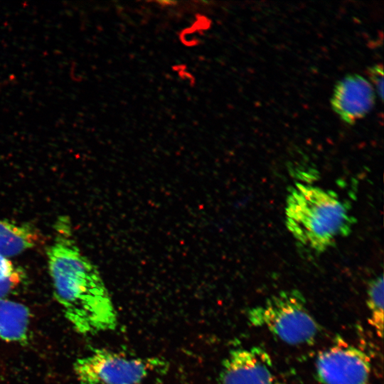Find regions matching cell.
I'll return each instance as SVG.
<instances>
[{
    "label": "cell",
    "mask_w": 384,
    "mask_h": 384,
    "mask_svg": "<svg viewBox=\"0 0 384 384\" xmlns=\"http://www.w3.org/2000/svg\"><path fill=\"white\" fill-rule=\"evenodd\" d=\"M47 250L54 297L65 319L79 334L92 335L115 329L117 312L97 268L79 248L70 220L56 221Z\"/></svg>",
    "instance_id": "cell-1"
},
{
    "label": "cell",
    "mask_w": 384,
    "mask_h": 384,
    "mask_svg": "<svg viewBox=\"0 0 384 384\" xmlns=\"http://www.w3.org/2000/svg\"><path fill=\"white\" fill-rule=\"evenodd\" d=\"M285 221L300 245L318 253L348 235L353 223L348 208L334 191L302 183L287 195Z\"/></svg>",
    "instance_id": "cell-2"
},
{
    "label": "cell",
    "mask_w": 384,
    "mask_h": 384,
    "mask_svg": "<svg viewBox=\"0 0 384 384\" xmlns=\"http://www.w3.org/2000/svg\"><path fill=\"white\" fill-rule=\"evenodd\" d=\"M248 321L263 328L282 341L292 345L314 342L319 326L298 290H284L248 311Z\"/></svg>",
    "instance_id": "cell-3"
},
{
    "label": "cell",
    "mask_w": 384,
    "mask_h": 384,
    "mask_svg": "<svg viewBox=\"0 0 384 384\" xmlns=\"http://www.w3.org/2000/svg\"><path fill=\"white\" fill-rule=\"evenodd\" d=\"M165 368V362L159 358L129 357L103 348L77 359L73 365L79 384H139Z\"/></svg>",
    "instance_id": "cell-4"
},
{
    "label": "cell",
    "mask_w": 384,
    "mask_h": 384,
    "mask_svg": "<svg viewBox=\"0 0 384 384\" xmlns=\"http://www.w3.org/2000/svg\"><path fill=\"white\" fill-rule=\"evenodd\" d=\"M315 370L321 384H368L371 361L364 351L338 336L318 354Z\"/></svg>",
    "instance_id": "cell-5"
},
{
    "label": "cell",
    "mask_w": 384,
    "mask_h": 384,
    "mask_svg": "<svg viewBox=\"0 0 384 384\" xmlns=\"http://www.w3.org/2000/svg\"><path fill=\"white\" fill-rule=\"evenodd\" d=\"M275 381L271 357L259 346L231 350L220 372V384H275Z\"/></svg>",
    "instance_id": "cell-6"
},
{
    "label": "cell",
    "mask_w": 384,
    "mask_h": 384,
    "mask_svg": "<svg viewBox=\"0 0 384 384\" xmlns=\"http://www.w3.org/2000/svg\"><path fill=\"white\" fill-rule=\"evenodd\" d=\"M375 92L371 83L358 74H349L337 82L331 99L332 110L341 120L353 124L373 108Z\"/></svg>",
    "instance_id": "cell-7"
},
{
    "label": "cell",
    "mask_w": 384,
    "mask_h": 384,
    "mask_svg": "<svg viewBox=\"0 0 384 384\" xmlns=\"http://www.w3.org/2000/svg\"><path fill=\"white\" fill-rule=\"evenodd\" d=\"M39 230L31 224L0 220V255L10 258L36 247L41 241Z\"/></svg>",
    "instance_id": "cell-8"
},
{
    "label": "cell",
    "mask_w": 384,
    "mask_h": 384,
    "mask_svg": "<svg viewBox=\"0 0 384 384\" xmlns=\"http://www.w3.org/2000/svg\"><path fill=\"white\" fill-rule=\"evenodd\" d=\"M30 324V311L24 304L9 298L0 299V341L26 342Z\"/></svg>",
    "instance_id": "cell-9"
},
{
    "label": "cell",
    "mask_w": 384,
    "mask_h": 384,
    "mask_svg": "<svg viewBox=\"0 0 384 384\" xmlns=\"http://www.w3.org/2000/svg\"><path fill=\"white\" fill-rule=\"evenodd\" d=\"M383 277L372 279L367 289V306L369 311V321L378 336L383 334Z\"/></svg>",
    "instance_id": "cell-10"
},
{
    "label": "cell",
    "mask_w": 384,
    "mask_h": 384,
    "mask_svg": "<svg viewBox=\"0 0 384 384\" xmlns=\"http://www.w3.org/2000/svg\"><path fill=\"white\" fill-rule=\"evenodd\" d=\"M26 274L10 258L0 255V299L9 298L23 284Z\"/></svg>",
    "instance_id": "cell-11"
},
{
    "label": "cell",
    "mask_w": 384,
    "mask_h": 384,
    "mask_svg": "<svg viewBox=\"0 0 384 384\" xmlns=\"http://www.w3.org/2000/svg\"><path fill=\"white\" fill-rule=\"evenodd\" d=\"M368 75L381 102L383 100V66L375 64L368 69Z\"/></svg>",
    "instance_id": "cell-12"
}]
</instances>
